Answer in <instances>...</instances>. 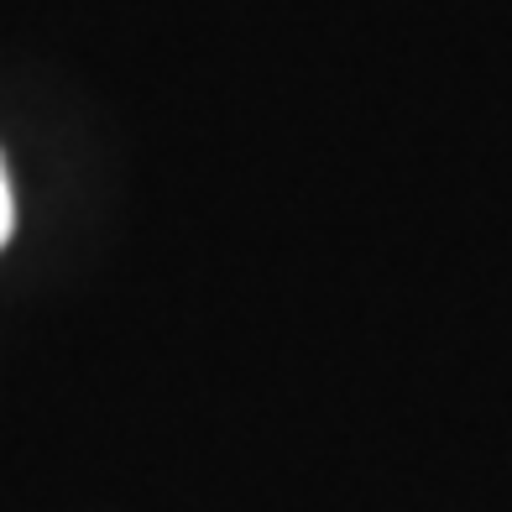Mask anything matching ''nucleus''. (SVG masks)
I'll list each match as a JSON object with an SVG mask.
<instances>
[{
	"label": "nucleus",
	"mask_w": 512,
	"mask_h": 512,
	"mask_svg": "<svg viewBox=\"0 0 512 512\" xmlns=\"http://www.w3.org/2000/svg\"><path fill=\"white\" fill-rule=\"evenodd\" d=\"M11 225H16V204H11V178H6V162H0V246L11 241Z\"/></svg>",
	"instance_id": "f257e3e1"
}]
</instances>
